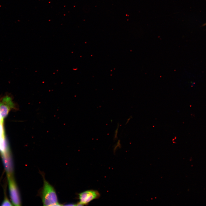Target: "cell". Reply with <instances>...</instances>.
Returning a JSON list of instances; mask_svg holds the SVG:
<instances>
[{
    "mask_svg": "<svg viewBox=\"0 0 206 206\" xmlns=\"http://www.w3.org/2000/svg\"><path fill=\"white\" fill-rule=\"evenodd\" d=\"M119 124H118L116 128V130L114 131V138L115 139H116L117 138V135L118 132V130L119 129Z\"/></svg>",
    "mask_w": 206,
    "mask_h": 206,
    "instance_id": "cell-8",
    "label": "cell"
},
{
    "mask_svg": "<svg viewBox=\"0 0 206 206\" xmlns=\"http://www.w3.org/2000/svg\"><path fill=\"white\" fill-rule=\"evenodd\" d=\"M42 202L44 206H60L57 194L54 187L44 178L41 191Z\"/></svg>",
    "mask_w": 206,
    "mask_h": 206,
    "instance_id": "cell-1",
    "label": "cell"
},
{
    "mask_svg": "<svg viewBox=\"0 0 206 206\" xmlns=\"http://www.w3.org/2000/svg\"><path fill=\"white\" fill-rule=\"evenodd\" d=\"M4 119L2 117L0 113V123L3 124Z\"/></svg>",
    "mask_w": 206,
    "mask_h": 206,
    "instance_id": "cell-9",
    "label": "cell"
},
{
    "mask_svg": "<svg viewBox=\"0 0 206 206\" xmlns=\"http://www.w3.org/2000/svg\"><path fill=\"white\" fill-rule=\"evenodd\" d=\"M100 196L99 193L96 190H88L84 191L79 194L80 202L76 204V205H87L92 200L98 198Z\"/></svg>",
    "mask_w": 206,
    "mask_h": 206,
    "instance_id": "cell-3",
    "label": "cell"
},
{
    "mask_svg": "<svg viewBox=\"0 0 206 206\" xmlns=\"http://www.w3.org/2000/svg\"><path fill=\"white\" fill-rule=\"evenodd\" d=\"M3 124L0 123V138L5 136Z\"/></svg>",
    "mask_w": 206,
    "mask_h": 206,
    "instance_id": "cell-7",
    "label": "cell"
},
{
    "mask_svg": "<svg viewBox=\"0 0 206 206\" xmlns=\"http://www.w3.org/2000/svg\"><path fill=\"white\" fill-rule=\"evenodd\" d=\"M0 152L1 156L10 153L9 145L5 136L0 138Z\"/></svg>",
    "mask_w": 206,
    "mask_h": 206,
    "instance_id": "cell-5",
    "label": "cell"
},
{
    "mask_svg": "<svg viewBox=\"0 0 206 206\" xmlns=\"http://www.w3.org/2000/svg\"><path fill=\"white\" fill-rule=\"evenodd\" d=\"M7 175L9 194L12 204L15 206H20L21 203L20 195L13 175Z\"/></svg>",
    "mask_w": 206,
    "mask_h": 206,
    "instance_id": "cell-2",
    "label": "cell"
},
{
    "mask_svg": "<svg viewBox=\"0 0 206 206\" xmlns=\"http://www.w3.org/2000/svg\"><path fill=\"white\" fill-rule=\"evenodd\" d=\"M2 206H11L12 205V203L9 201V200L7 197L5 198L1 205Z\"/></svg>",
    "mask_w": 206,
    "mask_h": 206,
    "instance_id": "cell-6",
    "label": "cell"
},
{
    "mask_svg": "<svg viewBox=\"0 0 206 206\" xmlns=\"http://www.w3.org/2000/svg\"><path fill=\"white\" fill-rule=\"evenodd\" d=\"M14 108V104L11 97L5 96L0 100V113L4 119L10 110Z\"/></svg>",
    "mask_w": 206,
    "mask_h": 206,
    "instance_id": "cell-4",
    "label": "cell"
}]
</instances>
